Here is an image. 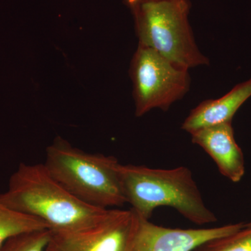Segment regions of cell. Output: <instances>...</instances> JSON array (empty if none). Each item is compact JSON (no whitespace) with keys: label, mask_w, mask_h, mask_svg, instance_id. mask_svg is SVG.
<instances>
[{"label":"cell","mask_w":251,"mask_h":251,"mask_svg":"<svg viewBox=\"0 0 251 251\" xmlns=\"http://www.w3.org/2000/svg\"><path fill=\"white\" fill-rule=\"evenodd\" d=\"M251 97V77L234 86L221 98L208 99L193 109L181 128L191 134L196 130L232 122L243 104Z\"/></svg>","instance_id":"9"},{"label":"cell","mask_w":251,"mask_h":251,"mask_svg":"<svg viewBox=\"0 0 251 251\" xmlns=\"http://www.w3.org/2000/svg\"><path fill=\"white\" fill-rule=\"evenodd\" d=\"M50 229L44 221L9 207L0 199V248L18 234Z\"/></svg>","instance_id":"10"},{"label":"cell","mask_w":251,"mask_h":251,"mask_svg":"<svg viewBox=\"0 0 251 251\" xmlns=\"http://www.w3.org/2000/svg\"><path fill=\"white\" fill-rule=\"evenodd\" d=\"M130 74L135 116L138 117L154 108L167 111L184 97L191 85L188 69L139 45L132 59Z\"/></svg>","instance_id":"5"},{"label":"cell","mask_w":251,"mask_h":251,"mask_svg":"<svg viewBox=\"0 0 251 251\" xmlns=\"http://www.w3.org/2000/svg\"><path fill=\"white\" fill-rule=\"evenodd\" d=\"M138 216L134 211L109 209L97 224L74 230H52L45 251H125Z\"/></svg>","instance_id":"6"},{"label":"cell","mask_w":251,"mask_h":251,"mask_svg":"<svg viewBox=\"0 0 251 251\" xmlns=\"http://www.w3.org/2000/svg\"><path fill=\"white\" fill-rule=\"evenodd\" d=\"M116 157L85 152L57 137L46 149L44 163L50 174L74 197L109 209L126 203Z\"/></svg>","instance_id":"3"},{"label":"cell","mask_w":251,"mask_h":251,"mask_svg":"<svg viewBox=\"0 0 251 251\" xmlns=\"http://www.w3.org/2000/svg\"><path fill=\"white\" fill-rule=\"evenodd\" d=\"M6 206L44 221L52 230H74L97 224L109 209L74 197L50 174L44 164L21 163L0 194Z\"/></svg>","instance_id":"1"},{"label":"cell","mask_w":251,"mask_h":251,"mask_svg":"<svg viewBox=\"0 0 251 251\" xmlns=\"http://www.w3.org/2000/svg\"><path fill=\"white\" fill-rule=\"evenodd\" d=\"M126 3L128 6H133V5L138 4V3L143 2V1H150V0H125Z\"/></svg>","instance_id":"13"},{"label":"cell","mask_w":251,"mask_h":251,"mask_svg":"<svg viewBox=\"0 0 251 251\" xmlns=\"http://www.w3.org/2000/svg\"><path fill=\"white\" fill-rule=\"evenodd\" d=\"M193 251H251V221L233 233L211 239Z\"/></svg>","instance_id":"11"},{"label":"cell","mask_w":251,"mask_h":251,"mask_svg":"<svg viewBox=\"0 0 251 251\" xmlns=\"http://www.w3.org/2000/svg\"><path fill=\"white\" fill-rule=\"evenodd\" d=\"M118 171L126 203L144 219H151L156 208L169 206L198 226L217 221L187 167L160 169L120 163Z\"/></svg>","instance_id":"2"},{"label":"cell","mask_w":251,"mask_h":251,"mask_svg":"<svg viewBox=\"0 0 251 251\" xmlns=\"http://www.w3.org/2000/svg\"><path fill=\"white\" fill-rule=\"evenodd\" d=\"M191 0H150L130 6L138 45L156 51L179 67L207 65L188 21Z\"/></svg>","instance_id":"4"},{"label":"cell","mask_w":251,"mask_h":251,"mask_svg":"<svg viewBox=\"0 0 251 251\" xmlns=\"http://www.w3.org/2000/svg\"><path fill=\"white\" fill-rule=\"evenodd\" d=\"M50 235V229L18 234L6 241L0 251H45Z\"/></svg>","instance_id":"12"},{"label":"cell","mask_w":251,"mask_h":251,"mask_svg":"<svg viewBox=\"0 0 251 251\" xmlns=\"http://www.w3.org/2000/svg\"><path fill=\"white\" fill-rule=\"evenodd\" d=\"M191 135L192 143L210 156L221 175L234 183L242 179L245 174V160L234 138L232 122L201 128Z\"/></svg>","instance_id":"8"},{"label":"cell","mask_w":251,"mask_h":251,"mask_svg":"<svg viewBox=\"0 0 251 251\" xmlns=\"http://www.w3.org/2000/svg\"><path fill=\"white\" fill-rule=\"evenodd\" d=\"M246 224L206 229L171 228L138 216L136 228L125 251H193L203 243L233 233Z\"/></svg>","instance_id":"7"}]
</instances>
